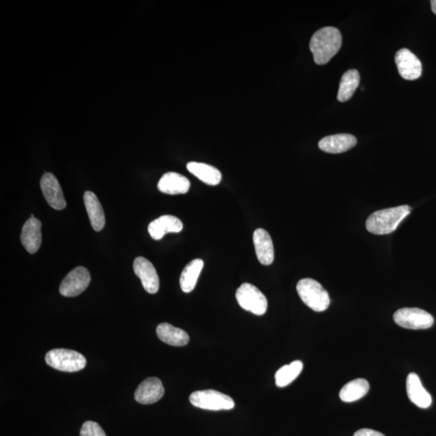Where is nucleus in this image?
<instances>
[{
    "label": "nucleus",
    "instance_id": "obj_1",
    "mask_svg": "<svg viewBox=\"0 0 436 436\" xmlns=\"http://www.w3.org/2000/svg\"><path fill=\"white\" fill-rule=\"evenodd\" d=\"M341 45L342 36L338 29L325 27L317 31L310 43L313 60L317 65L326 64L339 52Z\"/></svg>",
    "mask_w": 436,
    "mask_h": 436
},
{
    "label": "nucleus",
    "instance_id": "obj_2",
    "mask_svg": "<svg viewBox=\"0 0 436 436\" xmlns=\"http://www.w3.org/2000/svg\"><path fill=\"white\" fill-rule=\"evenodd\" d=\"M411 212V208L409 206L376 211L367 217L366 229L369 232L376 235L391 234Z\"/></svg>",
    "mask_w": 436,
    "mask_h": 436
},
{
    "label": "nucleus",
    "instance_id": "obj_3",
    "mask_svg": "<svg viewBox=\"0 0 436 436\" xmlns=\"http://www.w3.org/2000/svg\"><path fill=\"white\" fill-rule=\"evenodd\" d=\"M297 291L302 301L313 311H325L330 306L329 293L315 280L306 278L300 280Z\"/></svg>",
    "mask_w": 436,
    "mask_h": 436
},
{
    "label": "nucleus",
    "instance_id": "obj_4",
    "mask_svg": "<svg viewBox=\"0 0 436 436\" xmlns=\"http://www.w3.org/2000/svg\"><path fill=\"white\" fill-rule=\"evenodd\" d=\"M45 362L54 370L66 372H79L87 365V360L81 353L63 348L49 351Z\"/></svg>",
    "mask_w": 436,
    "mask_h": 436
},
{
    "label": "nucleus",
    "instance_id": "obj_5",
    "mask_svg": "<svg viewBox=\"0 0 436 436\" xmlns=\"http://www.w3.org/2000/svg\"><path fill=\"white\" fill-rule=\"evenodd\" d=\"M189 401L195 407L208 411H230L234 407L233 399L216 390H201L190 395Z\"/></svg>",
    "mask_w": 436,
    "mask_h": 436
},
{
    "label": "nucleus",
    "instance_id": "obj_6",
    "mask_svg": "<svg viewBox=\"0 0 436 436\" xmlns=\"http://www.w3.org/2000/svg\"><path fill=\"white\" fill-rule=\"evenodd\" d=\"M236 299L243 310L256 315H263L267 311V300L261 290L252 284L244 283L236 292Z\"/></svg>",
    "mask_w": 436,
    "mask_h": 436
},
{
    "label": "nucleus",
    "instance_id": "obj_7",
    "mask_svg": "<svg viewBox=\"0 0 436 436\" xmlns=\"http://www.w3.org/2000/svg\"><path fill=\"white\" fill-rule=\"evenodd\" d=\"M393 320L403 328L428 329L434 324V317L428 312L419 308H402L395 312Z\"/></svg>",
    "mask_w": 436,
    "mask_h": 436
},
{
    "label": "nucleus",
    "instance_id": "obj_8",
    "mask_svg": "<svg viewBox=\"0 0 436 436\" xmlns=\"http://www.w3.org/2000/svg\"><path fill=\"white\" fill-rule=\"evenodd\" d=\"M90 282V276L88 270L84 267H75L62 280L59 292L63 297H77L84 292Z\"/></svg>",
    "mask_w": 436,
    "mask_h": 436
},
{
    "label": "nucleus",
    "instance_id": "obj_9",
    "mask_svg": "<svg viewBox=\"0 0 436 436\" xmlns=\"http://www.w3.org/2000/svg\"><path fill=\"white\" fill-rule=\"evenodd\" d=\"M395 62L400 75L406 80H415L422 75V63L415 54L408 49H402L395 56Z\"/></svg>",
    "mask_w": 436,
    "mask_h": 436
},
{
    "label": "nucleus",
    "instance_id": "obj_10",
    "mask_svg": "<svg viewBox=\"0 0 436 436\" xmlns=\"http://www.w3.org/2000/svg\"><path fill=\"white\" fill-rule=\"evenodd\" d=\"M134 270L147 293L154 294L158 292L160 289V277L151 262L144 257L136 258Z\"/></svg>",
    "mask_w": 436,
    "mask_h": 436
},
{
    "label": "nucleus",
    "instance_id": "obj_11",
    "mask_svg": "<svg viewBox=\"0 0 436 436\" xmlns=\"http://www.w3.org/2000/svg\"><path fill=\"white\" fill-rule=\"evenodd\" d=\"M40 189L49 206L62 210L66 206L60 184L52 173H45L40 180Z\"/></svg>",
    "mask_w": 436,
    "mask_h": 436
},
{
    "label": "nucleus",
    "instance_id": "obj_12",
    "mask_svg": "<svg viewBox=\"0 0 436 436\" xmlns=\"http://www.w3.org/2000/svg\"><path fill=\"white\" fill-rule=\"evenodd\" d=\"M165 393V387L160 379L149 378L144 380L136 389L134 398L140 404L149 405L160 401Z\"/></svg>",
    "mask_w": 436,
    "mask_h": 436
},
{
    "label": "nucleus",
    "instance_id": "obj_13",
    "mask_svg": "<svg viewBox=\"0 0 436 436\" xmlns=\"http://www.w3.org/2000/svg\"><path fill=\"white\" fill-rule=\"evenodd\" d=\"M21 239L23 246L30 254L38 252L42 245V223L33 215L23 226Z\"/></svg>",
    "mask_w": 436,
    "mask_h": 436
},
{
    "label": "nucleus",
    "instance_id": "obj_14",
    "mask_svg": "<svg viewBox=\"0 0 436 436\" xmlns=\"http://www.w3.org/2000/svg\"><path fill=\"white\" fill-rule=\"evenodd\" d=\"M254 248L258 261L263 265H270L274 261L275 252L271 236L265 230L257 229L253 234Z\"/></svg>",
    "mask_w": 436,
    "mask_h": 436
},
{
    "label": "nucleus",
    "instance_id": "obj_15",
    "mask_svg": "<svg viewBox=\"0 0 436 436\" xmlns=\"http://www.w3.org/2000/svg\"><path fill=\"white\" fill-rule=\"evenodd\" d=\"M183 230V223L178 217L165 215L149 223L148 232L154 240H160L168 233H179Z\"/></svg>",
    "mask_w": 436,
    "mask_h": 436
},
{
    "label": "nucleus",
    "instance_id": "obj_16",
    "mask_svg": "<svg viewBox=\"0 0 436 436\" xmlns=\"http://www.w3.org/2000/svg\"><path fill=\"white\" fill-rule=\"evenodd\" d=\"M357 140L352 134H339L327 136L320 140L319 147L322 152L340 154L349 151L356 145Z\"/></svg>",
    "mask_w": 436,
    "mask_h": 436
},
{
    "label": "nucleus",
    "instance_id": "obj_17",
    "mask_svg": "<svg viewBox=\"0 0 436 436\" xmlns=\"http://www.w3.org/2000/svg\"><path fill=\"white\" fill-rule=\"evenodd\" d=\"M407 391L409 399L417 407L428 408L433 403L431 394L426 391L416 374H410L407 380Z\"/></svg>",
    "mask_w": 436,
    "mask_h": 436
},
{
    "label": "nucleus",
    "instance_id": "obj_18",
    "mask_svg": "<svg viewBox=\"0 0 436 436\" xmlns=\"http://www.w3.org/2000/svg\"><path fill=\"white\" fill-rule=\"evenodd\" d=\"M190 186V181L185 176L176 172H167L158 182V189L162 193L185 194L189 192Z\"/></svg>",
    "mask_w": 436,
    "mask_h": 436
},
{
    "label": "nucleus",
    "instance_id": "obj_19",
    "mask_svg": "<svg viewBox=\"0 0 436 436\" xmlns=\"http://www.w3.org/2000/svg\"><path fill=\"white\" fill-rule=\"evenodd\" d=\"M84 202L87 210L90 225L94 230L101 231L106 226V215L103 207L95 194L87 191L84 195Z\"/></svg>",
    "mask_w": 436,
    "mask_h": 436
},
{
    "label": "nucleus",
    "instance_id": "obj_20",
    "mask_svg": "<svg viewBox=\"0 0 436 436\" xmlns=\"http://www.w3.org/2000/svg\"><path fill=\"white\" fill-rule=\"evenodd\" d=\"M156 333L158 339L171 346L183 347L189 342L187 332L167 322L158 326Z\"/></svg>",
    "mask_w": 436,
    "mask_h": 436
},
{
    "label": "nucleus",
    "instance_id": "obj_21",
    "mask_svg": "<svg viewBox=\"0 0 436 436\" xmlns=\"http://www.w3.org/2000/svg\"><path fill=\"white\" fill-rule=\"evenodd\" d=\"M187 169L199 180L208 185H217L221 180L220 171L206 163L191 162L187 165Z\"/></svg>",
    "mask_w": 436,
    "mask_h": 436
},
{
    "label": "nucleus",
    "instance_id": "obj_22",
    "mask_svg": "<svg viewBox=\"0 0 436 436\" xmlns=\"http://www.w3.org/2000/svg\"><path fill=\"white\" fill-rule=\"evenodd\" d=\"M204 262L199 258L191 261L182 271L180 284L183 292L189 293L192 292L197 282L199 274L203 269Z\"/></svg>",
    "mask_w": 436,
    "mask_h": 436
},
{
    "label": "nucleus",
    "instance_id": "obj_23",
    "mask_svg": "<svg viewBox=\"0 0 436 436\" xmlns=\"http://www.w3.org/2000/svg\"><path fill=\"white\" fill-rule=\"evenodd\" d=\"M370 391V383L365 379H356L345 385L339 392L344 402H353L365 396Z\"/></svg>",
    "mask_w": 436,
    "mask_h": 436
},
{
    "label": "nucleus",
    "instance_id": "obj_24",
    "mask_svg": "<svg viewBox=\"0 0 436 436\" xmlns=\"http://www.w3.org/2000/svg\"><path fill=\"white\" fill-rule=\"evenodd\" d=\"M361 76L356 70H349L343 75L340 81L337 95L338 101L346 102L352 97L360 85Z\"/></svg>",
    "mask_w": 436,
    "mask_h": 436
},
{
    "label": "nucleus",
    "instance_id": "obj_25",
    "mask_svg": "<svg viewBox=\"0 0 436 436\" xmlns=\"http://www.w3.org/2000/svg\"><path fill=\"white\" fill-rule=\"evenodd\" d=\"M302 370L303 363L300 361H293L290 365L281 367L275 375L276 385L280 388L285 387L298 378Z\"/></svg>",
    "mask_w": 436,
    "mask_h": 436
},
{
    "label": "nucleus",
    "instance_id": "obj_26",
    "mask_svg": "<svg viewBox=\"0 0 436 436\" xmlns=\"http://www.w3.org/2000/svg\"><path fill=\"white\" fill-rule=\"evenodd\" d=\"M80 436H107L101 426L97 422L88 421L84 422L80 431Z\"/></svg>",
    "mask_w": 436,
    "mask_h": 436
},
{
    "label": "nucleus",
    "instance_id": "obj_27",
    "mask_svg": "<svg viewBox=\"0 0 436 436\" xmlns=\"http://www.w3.org/2000/svg\"><path fill=\"white\" fill-rule=\"evenodd\" d=\"M353 436H385L383 433L372 429H361L356 431Z\"/></svg>",
    "mask_w": 436,
    "mask_h": 436
},
{
    "label": "nucleus",
    "instance_id": "obj_28",
    "mask_svg": "<svg viewBox=\"0 0 436 436\" xmlns=\"http://www.w3.org/2000/svg\"><path fill=\"white\" fill-rule=\"evenodd\" d=\"M431 10H433V12L436 15V0H433V1H431Z\"/></svg>",
    "mask_w": 436,
    "mask_h": 436
}]
</instances>
